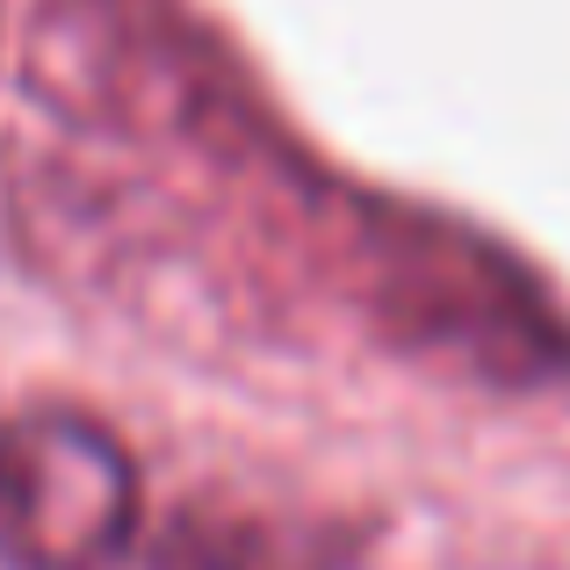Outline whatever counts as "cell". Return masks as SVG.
Here are the masks:
<instances>
[{
	"instance_id": "1",
	"label": "cell",
	"mask_w": 570,
	"mask_h": 570,
	"mask_svg": "<svg viewBox=\"0 0 570 570\" xmlns=\"http://www.w3.org/2000/svg\"><path fill=\"white\" fill-rule=\"evenodd\" d=\"M354 289L397 347L476 383H534L563 362V325L476 232L412 209H354Z\"/></svg>"
},
{
	"instance_id": "2",
	"label": "cell",
	"mask_w": 570,
	"mask_h": 570,
	"mask_svg": "<svg viewBox=\"0 0 570 570\" xmlns=\"http://www.w3.org/2000/svg\"><path fill=\"white\" fill-rule=\"evenodd\" d=\"M138 462L87 412L0 419V563L109 570L138 534Z\"/></svg>"
}]
</instances>
